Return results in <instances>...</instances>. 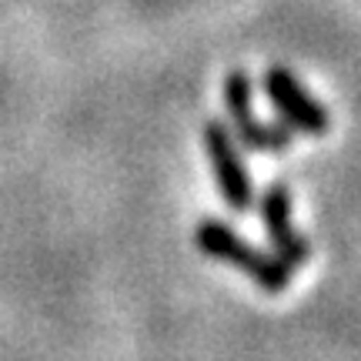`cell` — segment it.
Returning a JSON list of instances; mask_svg holds the SVG:
<instances>
[{
    "mask_svg": "<svg viewBox=\"0 0 361 361\" xmlns=\"http://www.w3.org/2000/svg\"><path fill=\"white\" fill-rule=\"evenodd\" d=\"M194 241L201 247V255L231 264L234 271H241L245 278H251L268 295H281L284 288L291 284V271L284 268L281 261L274 258V255H268V251L255 247L247 238H241V234L234 231L231 224H224L218 218L201 221L194 228Z\"/></svg>",
    "mask_w": 361,
    "mask_h": 361,
    "instance_id": "cell-1",
    "label": "cell"
},
{
    "mask_svg": "<svg viewBox=\"0 0 361 361\" xmlns=\"http://www.w3.org/2000/svg\"><path fill=\"white\" fill-rule=\"evenodd\" d=\"M201 141H204L207 164H211V174L218 180L224 204L238 214H247L255 207V180H251L241 144L234 141L231 128L224 121H207L204 130H201Z\"/></svg>",
    "mask_w": 361,
    "mask_h": 361,
    "instance_id": "cell-2",
    "label": "cell"
},
{
    "mask_svg": "<svg viewBox=\"0 0 361 361\" xmlns=\"http://www.w3.org/2000/svg\"><path fill=\"white\" fill-rule=\"evenodd\" d=\"M224 111L231 117V134L234 141L241 144L245 151H288L291 141H295V130L281 124V121H261L255 111H251V78L245 71H231L228 80H224Z\"/></svg>",
    "mask_w": 361,
    "mask_h": 361,
    "instance_id": "cell-3",
    "label": "cell"
},
{
    "mask_svg": "<svg viewBox=\"0 0 361 361\" xmlns=\"http://www.w3.org/2000/svg\"><path fill=\"white\" fill-rule=\"evenodd\" d=\"M261 84H264V97H268L271 107L281 117V124H288L291 130L305 134V137H324L331 130L328 107L318 97H311L295 71H288V67H268Z\"/></svg>",
    "mask_w": 361,
    "mask_h": 361,
    "instance_id": "cell-4",
    "label": "cell"
},
{
    "mask_svg": "<svg viewBox=\"0 0 361 361\" xmlns=\"http://www.w3.org/2000/svg\"><path fill=\"white\" fill-rule=\"evenodd\" d=\"M261 228H264V238L271 245V255L291 274L308 264L311 245L308 238L298 231L295 214H291V191H288L284 180H271L261 194Z\"/></svg>",
    "mask_w": 361,
    "mask_h": 361,
    "instance_id": "cell-5",
    "label": "cell"
}]
</instances>
